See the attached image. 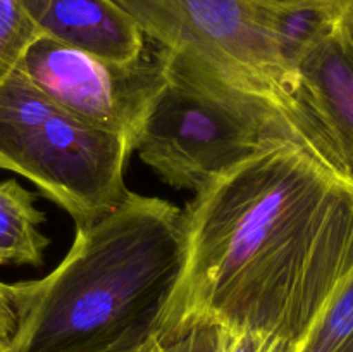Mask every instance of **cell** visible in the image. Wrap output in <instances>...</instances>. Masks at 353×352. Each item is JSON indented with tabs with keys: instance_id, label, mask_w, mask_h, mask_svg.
<instances>
[{
	"instance_id": "cell-1",
	"label": "cell",
	"mask_w": 353,
	"mask_h": 352,
	"mask_svg": "<svg viewBox=\"0 0 353 352\" xmlns=\"http://www.w3.org/2000/svg\"><path fill=\"white\" fill-rule=\"evenodd\" d=\"M168 313L203 314L299 345L353 276V186L296 144L195 193Z\"/></svg>"
},
{
	"instance_id": "cell-2",
	"label": "cell",
	"mask_w": 353,
	"mask_h": 352,
	"mask_svg": "<svg viewBox=\"0 0 353 352\" xmlns=\"http://www.w3.org/2000/svg\"><path fill=\"white\" fill-rule=\"evenodd\" d=\"M186 259L185 209L128 190L74 240L47 276L16 283L12 352H119L138 347L172 302Z\"/></svg>"
},
{
	"instance_id": "cell-3",
	"label": "cell",
	"mask_w": 353,
	"mask_h": 352,
	"mask_svg": "<svg viewBox=\"0 0 353 352\" xmlns=\"http://www.w3.org/2000/svg\"><path fill=\"white\" fill-rule=\"evenodd\" d=\"M159 50L165 85L134 152L165 185L199 193L272 147L296 144L307 150L299 123L278 102L226 81L193 59Z\"/></svg>"
},
{
	"instance_id": "cell-4",
	"label": "cell",
	"mask_w": 353,
	"mask_h": 352,
	"mask_svg": "<svg viewBox=\"0 0 353 352\" xmlns=\"http://www.w3.org/2000/svg\"><path fill=\"white\" fill-rule=\"evenodd\" d=\"M131 152L133 141L62 110L17 69L0 85V169L30 179L76 226L124 199Z\"/></svg>"
},
{
	"instance_id": "cell-5",
	"label": "cell",
	"mask_w": 353,
	"mask_h": 352,
	"mask_svg": "<svg viewBox=\"0 0 353 352\" xmlns=\"http://www.w3.org/2000/svg\"><path fill=\"white\" fill-rule=\"evenodd\" d=\"M114 2L157 48L193 59L226 81L269 97L296 119L292 68L278 35L283 3L269 0Z\"/></svg>"
},
{
	"instance_id": "cell-6",
	"label": "cell",
	"mask_w": 353,
	"mask_h": 352,
	"mask_svg": "<svg viewBox=\"0 0 353 352\" xmlns=\"http://www.w3.org/2000/svg\"><path fill=\"white\" fill-rule=\"evenodd\" d=\"M16 69L62 110L126 137L133 147L165 85V61L157 47L133 62H114L43 35Z\"/></svg>"
},
{
	"instance_id": "cell-7",
	"label": "cell",
	"mask_w": 353,
	"mask_h": 352,
	"mask_svg": "<svg viewBox=\"0 0 353 352\" xmlns=\"http://www.w3.org/2000/svg\"><path fill=\"white\" fill-rule=\"evenodd\" d=\"M292 102L310 155L353 186V54L334 31L293 61Z\"/></svg>"
},
{
	"instance_id": "cell-8",
	"label": "cell",
	"mask_w": 353,
	"mask_h": 352,
	"mask_svg": "<svg viewBox=\"0 0 353 352\" xmlns=\"http://www.w3.org/2000/svg\"><path fill=\"white\" fill-rule=\"evenodd\" d=\"M33 19L43 37L114 62L145 54V37L114 0H37Z\"/></svg>"
},
{
	"instance_id": "cell-9",
	"label": "cell",
	"mask_w": 353,
	"mask_h": 352,
	"mask_svg": "<svg viewBox=\"0 0 353 352\" xmlns=\"http://www.w3.org/2000/svg\"><path fill=\"white\" fill-rule=\"evenodd\" d=\"M296 345L203 314H171L133 352H295Z\"/></svg>"
},
{
	"instance_id": "cell-10",
	"label": "cell",
	"mask_w": 353,
	"mask_h": 352,
	"mask_svg": "<svg viewBox=\"0 0 353 352\" xmlns=\"http://www.w3.org/2000/svg\"><path fill=\"white\" fill-rule=\"evenodd\" d=\"M38 193L17 179L0 182V266H41L50 238L41 231L47 214L37 207Z\"/></svg>"
},
{
	"instance_id": "cell-11",
	"label": "cell",
	"mask_w": 353,
	"mask_h": 352,
	"mask_svg": "<svg viewBox=\"0 0 353 352\" xmlns=\"http://www.w3.org/2000/svg\"><path fill=\"white\" fill-rule=\"evenodd\" d=\"M37 0H0V85L16 71L28 47L41 37L34 24Z\"/></svg>"
},
{
	"instance_id": "cell-12",
	"label": "cell",
	"mask_w": 353,
	"mask_h": 352,
	"mask_svg": "<svg viewBox=\"0 0 353 352\" xmlns=\"http://www.w3.org/2000/svg\"><path fill=\"white\" fill-rule=\"evenodd\" d=\"M295 352H353V276Z\"/></svg>"
},
{
	"instance_id": "cell-13",
	"label": "cell",
	"mask_w": 353,
	"mask_h": 352,
	"mask_svg": "<svg viewBox=\"0 0 353 352\" xmlns=\"http://www.w3.org/2000/svg\"><path fill=\"white\" fill-rule=\"evenodd\" d=\"M19 328V302L16 283L0 282V352H12Z\"/></svg>"
},
{
	"instance_id": "cell-14",
	"label": "cell",
	"mask_w": 353,
	"mask_h": 352,
	"mask_svg": "<svg viewBox=\"0 0 353 352\" xmlns=\"http://www.w3.org/2000/svg\"><path fill=\"white\" fill-rule=\"evenodd\" d=\"M333 12L334 33L353 54V0H327Z\"/></svg>"
},
{
	"instance_id": "cell-15",
	"label": "cell",
	"mask_w": 353,
	"mask_h": 352,
	"mask_svg": "<svg viewBox=\"0 0 353 352\" xmlns=\"http://www.w3.org/2000/svg\"><path fill=\"white\" fill-rule=\"evenodd\" d=\"M269 2H274V3H292V2H300V0H269Z\"/></svg>"
},
{
	"instance_id": "cell-16",
	"label": "cell",
	"mask_w": 353,
	"mask_h": 352,
	"mask_svg": "<svg viewBox=\"0 0 353 352\" xmlns=\"http://www.w3.org/2000/svg\"><path fill=\"white\" fill-rule=\"evenodd\" d=\"M134 349H137V347H134ZM134 349H130V351H119V352H133Z\"/></svg>"
}]
</instances>
